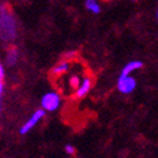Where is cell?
I'll use <instances>...</instances> for the list:
<instances>
[{
	"label": "cell",
	"mask_w": 158,
	"mask_h": 158,
	"mask_svg": "<svg viewBox=\"0 0 158 158\" xmlns=\"http://www.w3.org/2000/svg\"><path fill=\"white\" fill-rule=\"evenodd\" d=\"M5 78V69H4V65L0 63V81H4Z\"/></svg>",
	"instance_id": "cell-13"
},
{
	"label": "cell",
	"mask_w": 158,
	"mask_h": 158,
	"mask_svg": "<svg viewBox=\"0 0 158 158\" xmlns=\"http://www.w3.org/2000/svg\"><path fill=\"white\" fill-rule=\"evenodd\" d=\"M2 8H3V6H2V4H0V10H2Z\"/></svg>",
	"instance_id": "cell-15"
},
{
	"label": "cell",
	"mask_w": 158,
	"mask_h": 158,
	"mask_svg": "<svg viewBox=\"0 0 158 158\" xmlns=\"http://www.w3.org/2000/svg\"><path fill=\"white\" fill-rule=\"evenodd\" d=\"M75 55H77V53H75L74 50H72V52H67V53L63 55V58L65 59V60H70V59H74V58H75Z\"/></svg>",
	"instance_id": "cell-11"
},
{
	"label": "cell",
	"mask_w": 158,
	"mask_h": 158,
	"mask_svg": "<svg viewBox=\"0 0 158 158\" xmlns=\"http://www.w3.org/2000/svg\"><path fill=\"white\" fill-rule=\"evenodd\" d=\"M18 56H19L18 50L14 47L9 48L8 54H6V63H8V65H14L16 63V60H18Z\"/></svg>",
	"instance_id": "cell-8"
},
{
	"label": "cell",
	"mask_w": 158,
	"mask_h": 158,
	"mask_svg": "<svg viewBox=\"0 0 158 158\" xmlns=\"http://www.w3.org/2000/svg\"><path fill=\"white\" fill-rule=\"evenodd\" d=\"M65 152H67L68 154H74L75 148H74L72 144H67V146H65Z\"/></svg>",
	"instance_id": "cell-12"
},
{
	"label": "cell",
	"mask_w": 158,
	"mask_h": 158,
	"mask_svg": "<svg viewBox=\"0 0 158 158\" xmlns=\"http://www.w3.org/2000/svg\"><path fill=\"white\" fill-rule=\"evenodd\" d=\"M157 19H158V10H157Z\"/></svg>",
	"instance_id": "cell-16"
},
{
	"label": "cell",
	"mask_w": 158,
	"mask_h": 158,
	"mask_svg": "<svg viewBox=\"0 0 158 158\" xmlns=\"http://www.w3.org/2000/svg\"><path fill=\"white\" fill-rule=\"evenodd\" d=\"M62 104V98L56 92H48L42 97L40 106L45 112H54Z\"/></svg>",
	"instance_id": "cell-2"
},
{
	"label": "cell",
	"mask_w": 158,
	"mask_h": 158,
	"mask_svg": "<svg viewBox=\"0 0 158 158\" xmlns=\"http://www.w3.org/2000/svg\"><path fill=\"white\" fill-rule=\"evenodd\" d=\"M137 87V81L132 77V74H122L118 78L117 88L122 94H131Z\"/></svg>",
	"instance_id": "cell-3"
},
{
	"label": "cell",
	"mask_w": 158,
	"mask_h": 158,
	"mask_svg": "<svg viewBox=\"0 0 158 158\" xmlns=\"http://www.w3.org/2000/svg\"><path fill=\"white\" fill-rule=\"evenodd\" d=\"M4 88H5L4 81H0V98H2V95H3V93H4Z\"/></svg>",
	"instance_id": "cell-14"
},
{
	"label": "cell",
	"mask_w": 158,
	"mask_h": 158,
	"mask_svg": "<svg viewBox=\"0 0 158 158\" xmlns=\"http://www.w3.org/2000/svg\"><path fill=\"white\" fill-rule=\"evenodd\" d=\"M69 69V60H65V59H63L62 62H59L56 65H54V68H52V74L55 75V77H59L64 74L65 72H68Z\"/></svg>",
	"instance_id": "cell-6"
},
{
	"label": "cell",
	"mask_w": 158,
	"mask_h": 158,
	"mask_svg": "<svg viewBox=\"0 0 158 158\" xmlns=\"http://www.w3.org/2000/svg\"><path fill=\"white\" fill-rule=\"evenodd\" d=\"M92 85H93L92 79L89 77L84 78L82 81V83H81V85L75 89V97L78 98V99H82V98H84L89 93V90L92 89Z\"/></svg>",
	"instance_id": "cell-5"
},
{
	"label": "cell",
	"mask_w": 158,
	"mask_h": 158,
	"mask_svg": "<svg viewBox=\"0 0 158 158\" xmlns=\"http://www.w3.org/2000/svg\"><path fill=\"white\" fill-rule=\"evenodd\" d=\"M85 8L92 11L93 14H99L101 13V6L98 4L97 0H85Z\"/></svg>",
	"instance_id": "cell-9"
},
{
	"label": "cell",
	"mask_w": 158,
	"mask_h": 158,
	"mask_svg": "<svg viewBox=\"0 0 158 158\" xmlns=\"http://www.w3.org/2000/svg\"><path fill=\"white\" fill-rule=\"evenodd\" d=\"M16 34L18 25L15 16L6 6H3L0 10V40L11 42L16 38Z\"/></svg>",
	"instance_id": "cell-1"
},
{
	"label": "cell",
	"mask_w": 158,
	"mask_h": 158,
	"mask_svg": "<svg viewBox=\"0 0 158 158\" xmlns=\"http://www.w3.org/2000/svg\"><path fill=\"white\" fill-rule=\"evenodd\" d=\"M45 115V110L42 108V109H38V110H35L33 114H31V117L29 118V119L24 123V126L20 128V134H27V133H29L39 122H40L42 119H43V117Z\"/></svg>",
	"instance_id": "cell-4"
},
{
	"label": "cell",
	"mask_w": 158,
	"mask_h": 158,
	"mask_svg": "<svg viewBox=\"0 0 158 158\" xmlns=\"http://www.w3.org/2000/svg\"><path fill=\"white\" fill-rule=\"evenodd\" d=\"M142 67H143V63L141 60H132L124 65V68L122 69V74H132L133 72L141 69Z\"/></svg>",
	"instance_id": "cell-7"
},
{
	"label": "cell",
	"mask_w": 158,
	"mask_h": 158,
	"mask_svg": "<svg viewBox=\"0 0 158 158\" xmlns=\"http://www.w3.org/2000/svg\"><path fill=\"white\" fill-rule=\"evenodd\" d=\"M81 83H82V79H81V77L77 75V74H74V75H72L69 78V85L73 89H77L79 85H81Z\"/></svg>",
	"instance_id": "cell-10"
}]
</instances>
